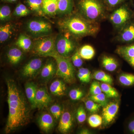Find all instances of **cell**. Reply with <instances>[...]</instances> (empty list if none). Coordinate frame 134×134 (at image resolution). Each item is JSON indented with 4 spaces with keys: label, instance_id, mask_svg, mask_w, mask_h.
<instances>
[{
    "label": "cell",
    "instance_id": "1",
    "mask_svg": "<svg viewBox=\"0 0 134 134\" xmlns=\"http://www.w3.org/2000/svg\"><path fill=\"white\" fill-rule=\"evenodd\" d=\"M7 85L9 114L5 131L9 133L28 123L29 112L24 98L15 82L8 79Z\"/></svg>",
    "mask_w": 134,
    "mask_h": 134
},
{
    "label": "cell",
    "instance_id": "2",
    "mask_svg": "<svg viewBox=\"0 0 134 134\" xmlns=\"http://www.w3.org/2000/svg\"><path fill=\"white\" fill-rule=\"evenodd\" d=\"M59 25L65 31L77 37L93 36L99 30L93 22L78 16L68 18L60 22Z\"/></svg>",
    "mask_w": 134,
    "mask_h": 134
},
{
    "label": "cell",
    "instance_id": "3",
    "mask_svg": "<svg viewBox=\"0 0 134 134\" xmlns=\"http://www.w3.org/2000/svg\"><path fill=\"white\" fill-rule=\"evenodd\" d=\"M47 56L54 58L56 62L57 67L56 74L58 76L62 78L68 83L75 82L74 67L68 58L60 55L55 50Z\"/></svg>",
    "mask_w": 134,
    "mask_h": 134
},
{
    "label": "cell",
    "instance_id": "4",
    "mask_svg": "<svg viewBox=\"0 0 134 134\" xmlns=\"http://www.w3.org/2000/svg\"><path fill=\"white\" fill-rule=\"evenodd\" d=\"M78 7L85 18L91 21L104 16V5L100 0H79Z\"/></svg>",
    "mask_w": 134,
    "mask_h": 134
},
{
    "label": "cell",
    "instance_id": "5",
    "mask_svg": "<svg viewBox=\"0 0 134 134\" xmlns=\"http://www.w3.org/2000/svg\"><path fill=\"white\" fill-rule=\"evenodd\" d=\"M132 14L127 6L122 5L115 10L111 15L110 20L115 27L123 28L130 21Z\"/></svg>",
    "mask_w": 134,
    "mask_h": 134
},
{
    "label": "cell",
    "instance_id": "6",
    "mask_svg": "<svg viewBox=\"0 0 134 134\" xmlns=\"http://www.w3.org/2000/svg\"><path fill=\"white\" fill-rule=\"evenodd\" d=\"M34 48V52L38 55L47 56L55 50L54 39L51 37L40 39L36 41Z\"/></svg>",
    "mask_w": 134,
    "mask_h": 134
},
{
    "label": "cell",
    "instance_id": "7",
    "mask_svg": "<svg viewBox=\"0 0 134 134\" xmlns=\"http://www.w3.org/2000/svg\"><path fill=\"white\" fill-rule=\"evenodd\" d=\"M28 31L33 35H43L51 32L52 27L48 22L40 19H34L28 22L26 25Z\"/></svg>",
    "mask_w": 134,
    "mask_h": 134
},
{
    "label": "cell",
    "instance_id": "8",
    "mask_svg": "<svg viewBox=\"0 0 134 134\" xmlns=\"http://www.w3.org/2000/svg\"><path fill=\"white\" fill-rule=\"evenodd\" d=\"M75 48L74 44L68 36H60L55 43V49L56 52L60 55L65 58H68Z\"/></svg>",
    "mask_w": 134,
    "mask_h": 134
},
{
    "label": "cell",
    "instance_id": "9",
    "mask_svg": "<svg viewBox=\"0 0 134 134\" xmlns=\"http://www.w3.org/2000/svg\"><path fill=\"white\" fill-rule=\"evenodd\" d=\"M43 68V60L40 58H35L30 60L25 65L22 74L25 77H34Z\"/></svg>",
    "mask_w": 134,
    "mask_h": 134
},
{
    "label": "cell",
    "instance_id": "10",
    "mask_svg": "<svg viewBox=\"0 0 134 134\" xmlns=\"http://www.w3.org/2000/svg\"><path fill=\"white\" fill-rule=\"evenodd\" d=\"M119 108L118 102H112L108 103L104 107L102 111V116L104 125L109 124L115 118Z\"/></svg>",
    "mask_w": 134,
    "mask_h": 134
},
{
    "label": "cell",
    "instance_id": "11",
    "mask_svg": "<svg viewBox=\"0 0 134 134\" xmlns=\"http://www.w3.org/2000/svg\"><path fill=\"white\" fill-rule=\"evenodd\" d=\"M119 37L120 41L125 43L134 41V22L130 21L122 28Z\"/></svg>",
    "mask_w": 134,
    "mask_h": 134
},
{
    "label": "cell",
    "instance_id": "12",
    "mask_svg": "<svg viewBox=\"0 0 134 134\" xmlns=\"http://www.w3.org/2000/svg\"><path fill=\"white\" fill-rule=\"evenodd\" d=\"M36 99L37 107L40 108L47 107L52 101L51 96L44 88L37 89Z\"/></svg>",
    "mask_w": 134,
    "mask_h": 134
},
{
    "label": "cell",
    "instance_id": "13",
    "mask_svg": "<svg viewBox=\"0 0 134 134\" xmlns=\"http://www.w3.org/2000/svg\"><path fill=\"white\" fill-rule=\"evenodd\" d=\"M72 125L73 118L71 113L67 111L62 113L58 126L59 131L63 133H66L71 129Z\"/></svg>",
    "mask_w": 134,
    "mask_h": 134
},
{
    "label": "cell",
    "instance_id": "14",
    "mask_svg": "<svg viewBox=\"0 0 134 134\" xmlns=\"http://www.w3.org/2000/svg\"><path fill=\"white\" fill-rule=\"evenodd\" d=\"M57 64L53 60H49L41 70V76L43 79L47 80L52 77L57 72Z\"/></svg>",
    "mask_w": 134,
    "mask_h": 134
},
{
    "label": "cell",
    "instance_id": "15",
    "mask_svg": "<svg viewBox=\"0 0 134 134\" xmlns=\"http://www.w3.org/2000/svg\"><path fill=\"white\" fill-rule=\"evenodd\" d=\"M51 114L44 113L39 117L38 125L41 129L44 132L50 131L54 125V120Z\"/></svg>",
    "mask_w": 134,
    "mask_h": 134
},
{
    "label": "cell",
    "instance_id": "16",
    "mask_svg": "<svg viewBox=\"0 0 134 134\" xmlns=\"http://www.w3.org/2000/svg\"><path fill=\"white\" fill-rule=\"evenodd\" d=\"M42 10L43 14L54 15L59 13L58 0H43Z\"/></svg>",
    "mask_w": 134,
    "mask_h": 134
},
{
    "label": "cell",
    "instance_id": "17",
    "mask_svg": "<svg viewBox=\"0 0 134 134\" xmlns=\"http://www.w3.org/2000/svg\"><path fill=\"white\" fill-rule=\"evenodd\" d=\"M37 90V86L33 82L27 83L25 85V92L26 98L33 108H37L36 98Z\"/></svg>",
    "mask_w": 134,
    "mask_h": 134
},
{
    "label": "cell",
    "instance_id": "18",
    "mask_svg": "<svg viewBox=\"0 0 134 134\" xmlns=\"http://www.w3.org/2000/svg\"><path fill=\"white\" fill-rule=\"evenodd\" d=\"M66 87L65 84L61 80L57 79L51 83L50 87V92L55 96H60L65 94Z\"/></svg>",
    "mask_w": 134,
    "mask_h": 134
},
{
    "label": "cell",
    "instance_id": "19",
    "mask_svg": "<svg viewBox=\"0 0 134 134\" xmlns=\"http://www.w3.org/2000/svg\"><path fill=\"white\" fill-rule=\"evenodd\" d=\"M23 54L19 48L14 47L8 51L7 56L10 63L13 65H16L21 60Z\"/></svg>",
    "mask_w": 134,
    "mask_h": 134
},
{
    "label": "cell",
    "instance_id": "20",
    "mask_svg": "<svg viewBox=\"0 0 134 134\" xmlns=\"http://www.w3.org/2000/svg\"><path fill=\"white\" fill-rule=\"evenodd\" d=\"M116 52L125 60L134 58V44L120 47L117 48Z\"/></svg>",
    "mask_w": 134,
    "mask_h": 134
},
{
    "label": "cell",
    "instance_id": "21",
    "mask_svg": "<svg viewBox=\"0 0 134 134\" xmlns=\"http://www.w3.org/2000/svg\"><path fill=\"white\" fill-rule=\"evenodd\" d=\"M74 0H58L59 13L61 14H68L72 11Z\"/></svg>",
    "mask_w": 134,
    "mask_h": 134
},
{
    "label": "cell",
    "instance_id": "22",
    "mask_svg": "<svg viewBox=\"0 0 134 134\" xmlns=\"http://www.w3.org/2000/svg\"><path fill=\"white\" fill-rule=\"evenodd\" d=\"M102 64L107 70L110 72L115 71L118 66V62L115 59L106 55L102 58Z\"/></svg>",
    "mask_w": 134,
    "mask_h": 134
},
{
    "label": "cell",
    "instance_id": "23",
    "mask_svg": "<svg viewBox=\"0 0 134 134\" xmlns=\"http://www.w3.org/2000/svg\"><path fill=\"white\" fill-rule=\"evenodd\" d=\"M13 26L10 23H7L0 27V42L1 43L7 41L12 35Z\"/></svg>",
    "mask_w": 134,
    "mask_h": 134
},
{
    "label": "cell",
    "instance_id": "24",
    "mask_svg": "<svg viewBox=\"0 0 134 134\" xmlns=\"http://www.w3.org/2000/svg\"><path fill=\"white\" fill-rule=\"evenodd\" d=\"M16 44L22 50L27 51L31 48L32 42L29 37L24 35H21L18 39L16 42Z\"/></svg>",
    "mask_w": 134,
    "mask_h": 134
},
{
    "label": "cell",
    "instance_id": "25",
    "mask_svg": "<svg viewBox=\"0 0 134 134\" xmlns=\"http://www.w3.org/2000/svg\"><path fill=\"white\" fill-rule=\"evenodd\" d=\"M79 53L82 59L87 60L92 59L95 54L94 48L90 45H85L82 47Z\"/></svg>",
    "mask_w": 134,
    "mask_h": 134
},
{
    "label": "cell",
    "instance_id": "26",
    "mask_svg": "<svg viewBox=\"0 0 134 134\" xmlns=\"http://www.w3.org/2000/svg\"><path fill=\"white\" fill-rule=\"evenodd\" d=\"M92 77L93 79L105 83L110 85H112L113 83V79L111 77L104 71L101 70L94 72L92 75Z\"/></svg>",
    "mask_w": 134,
    "mask_h": 134
},
{
    "label": "cell",
    "instance_id": "27",
    "mask_svg": "<svg viewBox=\"0 0 134 134\" xmlns=\"http://www.w3.org/2000/svg\"><path fill=\"white\" fill-rule=\"evenodd\" d=\"M101 90L103 93L108 98H117L119 94L116 89L113 87L109 84L103 83H101Z\"/></svg>",
    "mask_w": 134,
    "mask_h": 134
},
{
    "label": "cell",
    "instance_id": "28",
    "mask_svg": "<svg viewBox=\"0 0 134 134\" xmlns=\"http://www.w3.org/2000/svg\"><path fill=\"white\" fill-rule=\"evenodd\" d=\"M26 3L31 10L37 13L38 15H43L42 6L43 0H25Z\"/></svg>",
    "mask_w": 134,
    "mask_h": 134
},
{
    "label": "cell",
    "instance_id": "29",
    "mask_svg": "<svg viewBox=\"0 0 134 134\" xmlns=\"http://www.w3.org/2000/svg\"><path fill=\"white\" fill-rule=\"evenodd\" d=\"M119 81L124 86H133L134 85V74L129 73L122 74L120 76Z\"/></svg>",
    "mask_w": 134,
    "mask_h": 134
},
{
    "label": "cell",
    "instance_id": "30",
    "mask_svg": "<svg viewBox=\"0 0 134 134\" xmlns=\"http://www.w3.org/2000/svg\"><path fill=\"white\" fill-rule=\"evenodd\" d=\"M107 98L104 93H101L98 95L91 96L90 99L104 107L108 104Z\"/></svg>",
    "mask_w": 134,
    "mask_h": 134
},
{
    "label": "cell",
    "instance_id": "31",
    "mask_svg": "<svg viewBox=\"0 0 134 134\" xmlns=\"http://www.w3.org/2000/svg\"><path fill=\"white\" fill-rule=\"evenodd\" d=\"M88 122L92 127H97L102 124L103 118L98 114H93L89 117Z\"/></svg>",
    "mask_w": 134,
    "mask_h": 134
},
{
    "label": "cell",
    "instance_id": "32",
    "mask_svg": "<svg viewBox=\"0 0 134 134\" xmlns=\"http://www.w3.org/2000/svg\"><path fill=\"white\" fill-rule=\"evenodd\" d=\"M85 106L87 110L91 113H96L98 111L101 106L90 99L85 103Z\"/></svg>",
    "mask_w": 134,
    "mask_h": 134
},
{
    "label": "cell",
    "instance_id": "33",
    "mask_svg": "<svg viewBox=\"0 0 134 134\" xmlns=\"http://www.w3.org/2000/svg\"><path fill=\"white\" fill-rule=\"evenodd\" d=\"M50 111L53 117L56 120L59 119L62 114L61 107L57 104H55L51 106L50 107Z\"/></svg>",
    "mask_w": 134,
    "mask_h": 134
},
{
    "label": "cell",
    "instance_id": "34",
    "mask_svg": "<svg viewBox=\"0 0 134 134\" xmlns=\"http://www.w3.org/2000/svg\"><path fill=\"white\" fill-rule=\"evenodd\" d=\"M102 93L101 86L99 82L94 81L92 83L90 88V93L91 96L98 95Z\"/></svg>",
    "mask_w": 134,
    "mask_h": 134
},
{
    "label": "cell",
    "instance_id": "35",
    "mask_svg": "<svg viewBox=\"0 0 134 134\" xmlns=\"http://www.w3.org/2000/svg\"><path fill=\"white\" fill-rule=\"evenodd\" d=\"M83 92L79 89H73L69 92L70 98L73 100H79L83 96Z\"/></svg>",
    "mask_w": 134,
    "mask_h": 134
},
{
    "label": "cell",
    "instance_id": "36",
    "mask_svg": "<svg viewBox=\"0 0 134 134\" xmlns=\"http://www.w3.org/2000/svg\"><path fill=\"white\" fill-rule=\"evenodd\" d=\"M76 118L77 121L80 123H83L86 120V113L83 106L81 105L78 108L77 111Z\"/></svg>",
    "mask_w": 134,
    "mask_h": 134
},
{
    "label": "cell",
    "instance_id": "37",
    "mask_svg": "<svg viewBox=\"0 0 134 134\" xmlns=\"http://www.w3.org/2000/svg\"><path fill=\"white\" fill-rule=\"evenodd\" d=\"M11 14L10 8L7 5H4L0 9V19L5 20L8 18Z\"/></svg>",
    "mask_w": 134,
    "mask_h": 134
},
{
    "label": "cell",
    "instance_id": "38",
    "mask_svg": "<svg viewBox=\"0 0 134 134\" xmlns=\"http://www.w3.org/2000/svg\"><path fill=\"white\" fill-rule=\"evenodd\" d=\"M72 64L74 66L79 68L83 64V61L79 53L77 52L74 54L71 57Z\"/></svg>",
    "mask_w": 134,
    "mask_h": 134
},
{
    "label": "cell",
    "instance_id": "39",
    "mask_svg": "<svg viewBox=\"0 0 134 134\" xmlns=\"http://www.w3.org/2000/svg\"><path fill=\"white\" fill-rule=\"evenodd\" d=\"M81 74L86 79L87 82L88 83L90 81L91 74V72L88 69L85 68H81L78 70V72Z\"/></svg>",
    "mask_w": 134,
    "mask_h": 134
},
{
    "label": "cell",
    "instance_id": "40",
    "mask_svg": "<svg viewBox=\"0 0 134 134\" xmlns=\"http://www.w3.org/2000/svg\"><path fill=\"white\" fill-rule=\"evenodd\" d=\"M127 0H105L106 3L111 7H115L121 3Z\"/></svg>",
    "mask_w": 134,
    "mask_h": 134
},
{
    "label": "cell",
    "instance_id": "41",
    "mask_svg": "<svg viewBox=\"0 0 134 134\" xmlns=\"http://www.w3.org/2000/svg\"><path fill=\"white\" fill-rule=\"evenodd\" d=\"M14 14L15 15L18 16H26L21 10L20 9L18 5H17L15 8Z\"/></svg>",
    "mask_w": 134,
    "mask_h": 134
},
{
    "label": "cell",
    "instance_id": "42",
    "mask_svg": "<svg viewBox=\"0 0 134 134\" xmlns=\"http://www.w3.org/2000/svg\"><path fill=\"white\" fill-rule=\"evenodd\" d=\"M128 129L130 133L134 134V119L130 121L128 125Z\"/></svg>",
    "mask_w": 134,
    "mask_h": 134
},
{
    "label": "cell",
    "instance_id": "43",
    "mask_svg": "<svg viewBox=\"0 0 134 134\" xmlns=\"http://www.w3.org/2000/svg\"><path fill=\"white\" fill-rule=\"evenodd\" d=\"M18 5V7L20 8V9L24 13L25 15H27L29 14V13H30V10L27 8V7H26L25 5H23V4H21V3H19Z\"/></svg>",
    "mask_w": 134,
    "mask_h": 134
},
{
    "label": "cell",
    "instance_id": "44",
    "mask_svg": "<svg viewBox=\"0 0 134 134\" xmlns=\"http://www.w3.org/2000/svg\"><path fill=\"white\" fill-rule=\"evenodd\" d=\"M126 60L134 68V58L127 59Z\"/></svg>",
    "mask_w": 134,
    "mask_h": 134
},
{
    "label": "cell",
    "instance_id": "45",
    "mask_svg": "<svg viewBox=\"0 0 134 134\" xmlns=\"http://www.w3.org/2000/svg\"><path fill=\"white\" fill-rule=\"evenodd\" d=\"M80 134H90V132L89 130L87 129H83L80 132Z\"/></svg>",
    "mask_w": 134,
    "mask_h": 134
},
{
    "label": "cell",
    "instance_id": "46",
    "mask_svg": "<svg viewBox=\"0 0 134 134\" xmlns=\"http://www.w3.org/2000/svg\"><path fill=\"white\" fill-rule=\"evenodd\" d=\"M17 1V0H2L3 1L7 2H14Z\"/></svg>",
    "mask_w": 134,
    "mask_h": 134
}]
</instances>
